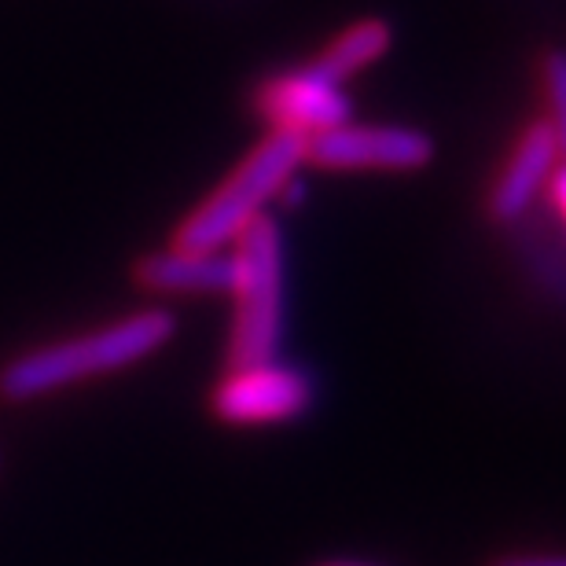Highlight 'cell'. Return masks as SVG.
<instances>
[{"instance_id":"cell-1","label":"cell","mask_w":566,"mask_h":566,"mask_svg":"<svg viewBox=\"0 0 566 566\" xmlns=\"http://www.w3.org/2000/svg\"><path fill=\"white\" fill-rule=\"evenodd\" d=\"M177 335V316L169 310H137L118 316L96 332L60 338V343L27 349L0 368V398L11 405L38 401L85 379L111 376L155 357Z\"/></svg>"},{"instance_id":"cell-2","label":"cell","mask_w":566,"mask_h":566,"mask_svg":"<svg viewBox=\"0 0 566 566\" xmlns=\"http://www.w3.org/2000/svg\"><path fill=\"white\" fill-rule=\"evenodd\" d=\"M305 163V137L298 133L273 129V137L247 155V163L202 202L196 213L180 221L174 247L185 251H221L224 243H235L251 221L262 218V207L276 199L283 185L298 174Z\"/></svg>"},{"instance_id":"cell-3","label":"cell","mask_w":566,"mask_h":566,"mask_svg":"<svg viewBox=\"0 0 566 566\" xmlns=\"http://www.w3.org/2000/svg\"><path fill=\"white\" fill-rule=\"evenodd\" d=\"M229 365L273 360L283 335V235L273 218H258L235 240Z\"/></svg>"},{"instance_id":"cell-4","label":"cell","mask_w":566,"mask_h":566,"mask_svg":"<svg viewBox=\"0 0 566 566\" xmlns=\"http://www.w3.org/2000/svg\"><path fill=\"white\" fill-rule=\"evenodd\" d=\"M316 382L310 371L258 360V365H229V371L207 394V412L221 427H276L310 416Z\"/></svg>"},{"instance_id":"cell-5","label":"cell","mask_w":566,"mask_h":566,"mask_svg":"<svg viewBox=\"0 0 566 566\" xmlns=\"http://www.w3.org/2000/svg\"><path fill=\"white\" fill-rule=\"evenodd\" d=\"M434 140L405 126H343L305 140V163L324 169H423L434 158Z\"/></svg>"},{"instance_id":"cell-6","label":"cell","mask_w":566,"mask_h":566,"mask_svg":"<svg viewBox=\"0 0 566 566\" xmlns=\"http://www.w3.org/2000/svg\"><path fill=\"white\" fill-rule=\"evenodd\" d=\"M262 115L283 133H298V137H316L335 126H343L354 115V104L343 93L338 82H327L324 74H316L313 66L294 74H283L276 82H269L258 96Z\"/></svg>"},{"instance_id":"cell-7","label":"cell","mask_w":566,"mask_h":566,"mask_svg":"<svg viewBox=\"0 0 566 566\" xmlns=\"http://www.w3.org/2000/svg\"><path fill=\"white\" fill-rule=\"evenodd\" d=\"M133 276L147 294H232L235 287V258H224L218 251H185V247H169V251L144 254Z\"/></svg>"},{"instance_id":"cell-8","label":"cell","mask_w":566,"mask_h":566,"mask_svg":"<svg viewBox=\"0 0 566 566\" xmlns=\"http://www.w3.org/2000/svg\"><path fill=\"white\" fill-rule=\"evenodd\" d=\"M559 163V147L552 137L548 122H541L515 147V155L507 158L501 180L490 191V218L493 221H518L530 210V202L541 188L548 185L552 169Z\"/></svg>"},{"instance_id":"cell-9","label":"cell","mask_w":566,"mask_h":566,"mask_svg":"<svg viewBox=\"0 0 566 566\" xmlns=\"http://www.w3.org/2000/svg\"><path fill=\"white\" fill-rule=\"evenodd\" d=\"M394 33H390V22L382 19H365V22H354L346 33H338L332 41V49H324L316 60L310 63L316 74H324L327 82H338L343 85L346 77H354L357 71H365L379 60L382 52L390 49Z\"/></svg>"},{"instance_id":"cell-10","label":"cell","mask_w":566,"mask_h":566,"mask_svg":"<svg viewBox=\"0 0 566 566\" xmlns=\"http://www.w3.org/2000/svg\"><path fill=\"white\" fill-rule=\"evenodd\" d=\"M545 93H548V129L556 137L559 158H566V49L545 55Z\"/></svg>"},{"instance_id":"cell-11","label":"cell","mask_w":566,"mask_h":566,"mask_svg":"<svg viewBox=\"0 0 566 566\" xmlns=\"http://www.w3.org/2000/svg\"><path fill=\"white\" fill-rule=\"evenodd\" d=\"M482 566H566V548H534V552H496Z\"/></svg>"},{"instance_id":"cell-12","label":"cell","mask_w":566,"mask_h":566,"mask_svg":"<svg viewBox=\"0 0 566 566\" xmlns=\"http://www.w3.org/2000/svg\"><path fill=\"white\" fill-rule=\"evenodd\" d=\"M310 566H379V563H365V559H316Z\"/></svg>"},{"instance_id":"cell-13","label":"cell","mask_w":566,"mask_h":566,"mask_svg":"<svg viewBox=\"0 0 566 566\" xmlns=\"http://www.w3.org/2000/svg\"><path fill=\"white\" fill-rule=\"evenodd\" d=\"M556 199L563 202V210H566V174L556 177Z\"/></svg>"}]
</instances>
